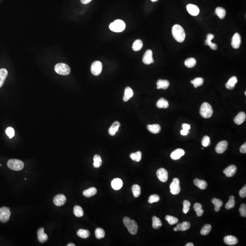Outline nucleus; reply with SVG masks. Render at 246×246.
<instances>
[{
  "instance_id": "39448f33",
  "label": "nucleus",
  "mask_w": 246,
  "mask_h": 246,
  "mask_svg": "<svg viewBox=\"0 0 246 246\" xmlns=\"http://www.w3.org/2000/svg\"><path fill=\"white\" fill-rule=\"evenodd\" d=\"M7 166L13 171H19L24 168V164L22 161L16 159H11L7 162Z\"/></svg>"
},
{
  "instance_id": "4be33fe9",
  "label": "nucleus",
  "mask_w": 246,
  "mask_h": 246,
  "mask_svg": "<svg viewBox=\"0 0 246 246\" xmlns=\"http://www.w3.org/2000/svg\"><path fill=\"white\" fill-rule=\"evenodd\" d=\"M157 89L165 90L168 88L169 85V83L167 80H162L159 79L158 80L157 83Z\"/></svg>"
},
{
  "instance_id": "5fc2aeb1",
  "label": "nucleus",
  "mask_w": 246,
  "mask_h": 246,
  "mask_svg": "<svg viewBox=\"0 0 246 246\" xmlns=\"http://www.w3.org/2000/svg\"><path fill=\"white\" fill-rule=\"evenodd\" d=\"M239 212L242 217H246V205L245 204H242L239 208Z\"/></svg>"
},
{
  "instance_id": "9d476101",
  "label": "nucleus",
  "mask_w": 246,
  "mask_h": 246,
  "mask_svg": "<svg viewBox=\"0 0 246 246\" xmlns=\"http://www.w3.org/2000/svg\"><path fill=\"white\" fill-rule=\"evenodd\" d=\"M157 175L158 178L161 182H165L168 178V173L165 169L160 168L157 171Z\"/></svg>"
},
{
  "instance_id": "f3484780",
  "label": "nucleus",
  "mask_w": 246,
  "mask_h": 246,
  "mask_svg": "<svg viewBox=\"0 0 246 246\" xmlns=\"http://www.w3.org/2000/svg\"><path fill=\"white\" fill-rule=\"evenodd\" d=\"M187 11L189 14L193 16H196L199 14L200 10L197 5L193 4H188L186 6Z\"/></svg>"
},
{
  "instance_id": "412c9836",
  "label": "nucleus",
  "mask_w": 246,
  "mask_h": 246,
  "mask_svg": "<svg viewBox=\"0 0 246 246\" xmlns=\"http://www.w3.org/2000/svg\"><path fill=\"white\" fill-rule=\"evenodd\" d=\"M123 184L122 180L119 178L114 179L111 182L112 187L115 190L120 189L122 187Z\"/></svg>"
},
{
  "instance_id": "603ef678",
  "label": "nucleus",
  "mask_w": 246,
  "mask_h": 246,
  "mask_svg": "<svg viewBox=\"0 0 246 246\" xmlns=\"http://www.w3.org/2000/svg\"><path fill=\"white\" fill-rule=\"evenodd\" d=\"M205 45H208V46H210V47L213 50H216L218 49V45L216 44L212 43L211 42V41L207 39L205 41Z\"/></svg>"
},
{
  "instance_id": "c756f323",
  "label": "nucleus",
  "mask_w": 246,
  "mask_h": 246,
  "mask_svg": "<svg viewBox=\"0 0 246 246\" xmlns=\"http://www.w3.org/2000/svg\"><path fill=\"white\" fill-rule=\"evenodd\" d=\"M157 106L158 108H167L169 107L168 102L167 100L161 98L157 102Z\"/></svg>"
},
{
  "instance_id": "338daca9",
  "label": "nucleus",
  "mask_w": 246,
  "mask_h": 246,
  "mask_svg": "<svg viewBox=\"0 0 246 246\" xmlns=\"http://www.w3.org/2000/svg\"><path fill=\"white\" fill-rule=\"evenodd\" d=\"M151 1H153V2H156V1H158L159 0H151Z\"/></svg>"
},
{
  "instance_id": "7ed1b4c3",
  "label": "nucleus",
  "mask_w": 246,
  "mask_h": 246,
  "mask_svg": "<svg viewBox=\"0 0 246 246\" xmlns=\"http://www.w3.org/2000/svg\"><path fill=\"white\" fill-rule=\"evenodd\" d=\"M125 23L121 20H115L109 26V29L114 32L120 33L123 32L125 28Z\"/></svg>"
},
{
  "instance_id": "7c9ffc66",
  "label": "nucleus",
  "mask_w": 246,
  "mask_h": 246,
  "mask_svg": "<svg viewBox=\"0 0 246 246\" xmlns=\"http://www.w3.org/2000/svg\"><path fill=\"white\" fill-rule=\"evenodd\" d=\"M97 192V190L96 188L95 187H91L83 191V195L84 197H90L95 195L96 194Z\"/></svg>"
},
{
  "instance_id": "c9c22d12",
  "label": "nucleus",
  "mask_w": 246,
  "mask_h": 246,
  "mask_svg": "<svg viewBox=\"0 0 246 246\" xmlns=\"http://www.w3.org/2000/svg\"><path fill=\"white\" fill-rule=\"evenodd\" d=\"M193 207L197 213V217H201L203 214L204 210L202 209V206L200 203H196L194 205Z\"/></svg>"
},
{
  "instance_id": "a19ab883",
  "label": "nucleus",
  "mask_w": 246,
  "mask_h": 246,
  "mask_svg": "<svg viewBox=\"0 0 246 246\" xmlns=\"http://www.w3.org/2000/svg\"><path fill=\"white\" fill-rule=\"evenodd\" d=\"M197 64L196 59L193 58H188L185 61V65L187 68H193Z\"/></svg>"
},
{
  "instance_id": "dca6fc26",
  "label": "nucleus",
  "mask_w": 246,
  "mask_h": 246,
  "mask_svg": "<svg viewBox=\"0 0 246 246\" xmlns=\"http://www.w3.org/2000/svg\"><path fill=\"white\" fill-rule=\"evenodd\" d=\"M185 152L182 149H177L172 152L171 157L173 160H179L185 155Z\"/></svg>"
},
{
  "instance_id": "6e6552de",
  "label": "nucleus",
  "mask_w": 246,
  "mask_h": 246,
  "mask_svg": "<svg viewBox=\"0 0 246 246\" xmlns=\"http://www.w3.org/2000/svg\"><path fill=\"white\" fill-rule=\"evenodd\" d=\"M171 192L173 195H177L179 193L180 190V180L177 178L173 179V182L170 185Z\"/></svg>"
},
{
  "instance_id": "a211bd4d",
  "label": "nucleus",
  "mask_w": 246,
  "mask_h": 246,
  "mask_svg": "<svg viewBox=\"0 0 246 246\" xmlns=\"http://www.w3.org/2000/svg\"><path fill=\"white\" fill-rule=\"evenodd\" d=\"M44 229L42 228L38 229L37 231V236L39 242L41 243H44L47 242L48 239V236L46 233L44 232Z\"/></svg>"
},
{
  "instance_id": "13d9d810",
  "label": "nucleus",
  "mask_w": 246,
  "mask_h": 246,
  "mask_svg": "<svg viewBox=\"0 0 246 246\" xmlns=\"http://www.w3.org/2000/svg\"><path fill=\"white\" fill-rule=\"evenodd\" d=\"M183 129L185 130H189L190 129V125L188 124H184L182 125Z\"/></svg>"
},
{
  "instance_id": "680f3d73",
  "label": "nucleus",
  "mask_w": 246,
  "mask_h": 246,
  "mask_svg": "<svg viewBox=\"0 0 246 246\" xmlns=\"http://www.w3.org/2000/svg\"><path fill=\"white\" fill-rule=\"evenodd\" d=\"M92 0H80L81 3L83 4H87L91 2Z\"/></svg>"
},
{
  "instance_id": "6e6d98bb",
  "label": "nucleus",
  "mask_w": 246,
  "mask_h": 246,
  "mask_svg": "<svg viewBox=\"0 0 246 246\" xmlns=\"http://www.w3.org/2000/svg\"><path fill=\"white\" fill-rule=\"evenodd\" d=\"M239 196L242 198H245L246 197V186H245L242 188V189L239 191Z\"/></svg>"
},
{
  "instance_id": "e433bc0d",
  "label": "nucleus",
  "mask_w": 246,
  "mask_h": 246,
  "mask_svg": "<svg viewBox=\"0 0 246 246\" xmlns=\"http://www.w3.org/2000/svg\"><path fill=\"white\" fill-rule=\"evenodd\" d=\"M143 47V42L140 39L135 41L133 44L132 48L135 51H139Z\"/></svg>"
},
{
  "instance_id": "37998d69",
  "label": "nucleus",
  "mask_w": 246,
  "mask_h": 246,
  "mask_svg": "<svg viewBox=\"0 0 246 246\" xmlns=\"http://www.w3.org/2000/svg\"><path fill=\"white\" fill-rule=\"evenodd\" d=\"M95 235L96 237L98 239H103L105 237V232L103 229L97 228L95 230Z\"/></svg>"
},
{
  "instance_id": "0e129e2a",
  "label": "nucleus",
  "mask_w": 246,
  "mask_h": 246,
  "mask_svg": "<svg viewBox=\"0 0 246 246\" xmlns=\"http://www.w3.org/2000/svg\"><path fill=\"white\" fill-rule=\"evenodd\" d=\"M67 246H75V244H73V243H69V244H68Z\"/></svg>"
},
{
  "instance_id": "de8ad7c7",
  "label": "nucleus",
  "mask_w": 246,
  "mask_h": 246,
  "mask_svg": "<svg viewBox=\"0 0 246 246\" xmlns=\"http://www.w3.org/2000/svg\"><path fill=\"white\" fill-rule=\"evenodd\" d=\"M165 218L170 225H174L178 222V219L177 218L171 216L167 215Z\"/></svg>"
},
{
  "instance_id": "cd10ccee",
  "label": "nucleus",
  "mask_w": 246,
  "mask_h": 246,
  "mask_svg": "<svg viewBox=\"0 0 246 246\" xmlns=\"http://www.w3.org/2000/svg\"><path fill=\"white\" fill-rule=\"evenodd\" d=\"M147 129L152 133L158 134L161 131V126L158 124L148 125L147 126Z\"/></svg>"
},
{
  "instance_id": "bf43d9fd",
  "label": "nucleus",
  "mask_w": 246,
  "mask_h": 246,
  "mask_svg": "<svg viewBox=\"0 0 246 246\" xmlns=\"http://www.w3.org/2000/svg\"><path fill=\"white\" fill-rule=\"evenodd\" d=\"M215 37L214 35L212 34H207V39L211 41L213 39L214 37Z\"/></svg>"
},
{
  "instance_id": "09e8293b",
  "label": "nucleus",
  "mask_w": 246,
  "mask_h": 246,
  "mask_svg": "<svg viewBox=\"0 0 246 246\" xmlns=\"http://www.w3.org/2000/svg\"><path fill=\"white\" fill-rule=\"evenodd\" d=\"M183 213L186 214L189 211L190 207V203L188 200H185L183 202Z\"/></svg>"
},
{
  "instance_id": "69168bd1",
  "label": "nucleus",
  "mask_w": 246,
  "mask_h": 246,
  "mask_svg": "<svg viewBox=\"0 0 246 246\" xmlns=\"http://www.w3.org/2000/svg\"><path fill=\"white\" fill-rule=\"evenodd\" d=\"M174 231H176H176H177V228H176H176H174Z\"/></svg>"
},
{
  "instance_id": "aec40b11",
  "label": "nucleus",
  "mask_w": 246,
  "mask_h": 246,
  "mask_svg": "<svg viewBox=\"0 0 246 246\" xmlns=\"http://www.w3.org/2000/svg\"><path fill=\"white\" fill-rule=\"evenodd\" d=\"M246 114L244 112H241L234 118V121L237 125H240L245 121Z\"/></svg>"
},
{
  "instance_id": "052dcab7",
  "label": "nucleus",
  "mask_w": 246,
  "mask_h": 246,
  "mask_svg": "<svg viewBox=\"0 0 246 246\" xmlns=\"http://www.w3.org/2000/svg\"><path fill=\"white\" fill-rule=\"evenodd\" d=\"M188 133H189V130H185V129H183L182 130L180 131V134L182 136H186L188 134Z\"/></svg>"
},
{
  "instance_id": "4c0bfd02",
  "label": "nucleus",
  "mask_w": 246,
  "mask_h": 246,
  "mask_svg": "<svg viewBox=\"0 0 246 246\" xmlns=\"http://www.w3.org/2000/svg\"><path fill=\"white\" fill-rule=\"evenodd\" d=\"M94 164L93 165L96 168L100 167L102 164V161L101 158L98 155H96L94 157Z\"/></svg>"
},
{
  "instance_id": "393cba45",
  "label": "nucleus",
  "mask_w": 246,
  "mask_h": 246,
  "mask_svg": "<svg viewBox=\"0 0 246 246\" xmlns=\"http://www.w3.org/2000/svg\"><path fill=\"white\" fill-rule=\"evenodd\" d=\"M237 79L236 77H232L226 84V87L228 89H232L235 87V85L237 83Z\"/></svg>"
},
{
  "instance_id": "b1692460",
  "label": "nucleus",
  "mask_w": 246,
  "mask_h": 246,
  "mask_svg": "<svg viewBox=\"0 0 246 246\" xmlns=\"http://www.w3.org/2000/svg\"><path fill=\"white\" fill-rule=\"evenodd\" d=\"M194 184L201 190L205 189L207 186V183L206 181L200 180L197 178L195 179L194 180Z\"/></svg>"
},
{
  "instance_id": "72a5a7b5",
  "label": "nucleus",
  "mask_w": 246,
  "mask_h": 246,
  "mask_svg": "<svg viewBox=\"0 0 246 246\" xmlns=\"http://www.w3.org/2000/svg\"><path fill=\"white\" fill-rule=\"evenodd\" d=\"M152 221H153V224H152V227L155 229H157L161 228L162 226V222L160 220V219L158 218L157 217H153L152 218Z\"/></svg>"
},
{
  "instance_id": "79ce46f5",
  "label": "nucleus",
  "mask_w": 246,
  "mask_h": 246,
  "mask_svg": "<svg viewBox=\"0 0 246 246\" xmlns=\"http://www.w3.org/2000/svg\"><path fill=\"white\" fill-rule=\"evenodd\" d=\"M192 84H193L194 87H197L199 86L202 85L203 84L204 79L201 78H197L194 79L193 80L190 81Z\"/></svg>"
},
{
  "instance_id": "4d7b16f0",
  "label": "nucleus",
  "mask_w": 246,
  "mask_h": 246,
  "mask_svg": "<svg viewBox=\"0 0 246 246\" xmlns=\"http://www.w3.org/2000/svg\"><path fill=\"white\" fill-rule=\"evenodd\" d=\"M240 151L243 154H245L246 153V143H245L241 146Z\"/></svg>"
},
{
  "instance_id": "c03bdc74",
  "label": "nucleus",
  "mask_w": 246,
  "mask_h": 246,
  "mask_svg": "<svg viewBox=\"0 0 246 246\" xmlns=\"http://www.w3.org/2000/svg\"><path fill=\"white\" fill-rule=\"evenodd\" d=\"M133 195L135 197H138L140 196L141 194V189L139 185H134L133 186L132 188Z\"/></svg>"
},
{
  "instance_id": "a18cd8bd",
  "label": "nucleus",
  "mask_w": 246,
  "mask_h": 246,
  "mask_svg": "<svg viewBox=\"0 0 246 246\" xmlns=\"http://www.w3.org/2000/svg\"><path fill=\"white\" fill-rule=\"evenodd\" d=\"M234 198V197L233 196H231L229 197L228 201L225 205V208L226 209H230L234 207L235 204Z\"/></svg>"
},
{
  "instance_id": "20e7f679",
  "label": "nucleus",
  "mask_w": 246,
  "mask_h": 246,
  "mask_svg": "<svg viewBox=\"0 0 246 246\" xmlns=\"http://www.w3.org/2000/svg\"><path fill=\"white\" fill-rule=\"evenodd\" d=\"M200 113L201 115L204 118H209L213 114V109L210 104L204 102L201 107Z\"/></svg>"
},
{
  "instance_id": "58836bf2",
  "label": "nucleus",
  "mask_w": 246,
  "mask_h": 246,
  "mask_svg": "<svg viewBox=\"0 0 246 246\" xmlns=\"http://www.w3.org/2000/svg\"><path fill=\"white\" fill-rule=\"evenodd\" d=\"M73 213L77 217L81 218L83 215V210L80 206H75L74 207Z\"/></svg>"
},
{
  "instance_id": "0eeeda50",
  "label": "nucleus",
  "mask_w": 246,
  "mask_h": 246,
  "mask_svg": "<svg viewBox=\"0 0 246 246\" xmlns=\"http://www.w3.org/2000/svg\"><path fill=\"white\" fill-rule=\"evenodd\" d=\"M11 215L9 208L7 207L0 208V222L2 223L7 222L10 219Z\"/></svg>"
},
{
  "instance_id": "f03ea898",
  "label": "nucleus",
  "mask_w": 246,
  "mask_h": 246,
  "mask_svg": "<svg viewBox=\"0 0 246 246\" xmlns=\"http://www.w3.org/2000/svg\"><path fill=\"white\" fill-rule=\"evenodd\" d=\"M123 222L130 234L132 235L136 234L138 232V226L135 220H131L128 217H125L123 219Z\"/></svg>"
},
{
  "instance_id": "4468645a",
  "label": "nucleus",
  "mask_w": 246,
  "mask_h": 246,
  "mask_svg": "<svg viewBox=\"0 0 246 246\" xmlns=\"http://www.w3.org/2000/svg\"><path fill=\"white\" fill-rule=\"evenodd\" d=\"M66 201V198L64 195L62 194H58L54 197V204L58 207L62 206L65 203Z\"/></svg>"
},
{
  "instance_id": "5701e85b",
  "label": "nucleus",
  "mask_w": 246,
  "mask_h": 246,
  "mask_svg": "<svg viewBox=\"0 0 246 246\" xmlns=\"http://www.w3.org/2000/svg\"><path fill=\"white\" fill-rule=\"evenodd\" d=\"M120 123L116 121L113 123L108 129V133L110 136H114L118 130L119 128L120 127Z\"/></svg>"
},
{
  "instance_id": "f704fd0d",
  "label": "nucleus",
  "mask_w": 246,
  "mask_h": 246,
  "mask_svg": "<svg viewBox=\"0 0 246 246\" xmlns=\"http://www.w3.org/2000/svg\"><path fill=\"white\" fill-rule=\"evenodd\" d=\"M77 235L79 237H81L82 239H87L89 237L90 235L89 231L87 230L79 229L77 232Z\"/></svg>"
},
{
  "instance_id": "bb28decb",
  "label": "nucleus",
  "mask_w": 246,
  "mask_h": 246,
  "mask_svg": "<svg viewBox=\"0 0 246 246\" xmlns=\"http://www.w3.org/2000/svg\"><path fill=\"white\" fill-rule=\"evenodd\" d=\"M176 227L177 231H185L190 228V224L188 222H184L182 223H178Z\"/></svg>"
},
{
  "instance_id": "9b49d317",
  "label": "nucleus",
  "mask_w": 246,
  "mask_h": 246,
  "mask_svg": "<svg viewBox=\"0 0 246 246\" xmlns=\"http://www.w3.org/2000/svg\"><path fill=\"white\" fill-rule=\"evenodd\" d=\"M143 62L147 65L150 64L154 62L153 58V53L150 49H148L144 53L143 58Z\"/></svg>"
},
{
  "instance_id": "3c124183",
  "label": "nucleus",
  "mask_w": 246,
  "mask_h": 246,
  "mask_svg": "<svg viewBox=\"0 0 246 246\" xmlns=\"http://www.w3.org/2000/svg\"><path fill=\"white\" fill-rule=\"evenodd\" d=\"M201 144L204 147L209 146L211 144V141H210L209 137L208 136H205L202 139Z\"/></svg>"
},
{
  "instance_id": "c85d7f7f",
  "label": "nucleus",
  "mask_w": 246,
  "mask_h": 246,
  "mask_svg": "<svg viewBox=\"0 0 246 246\" xmlns=\"http://www.w3.org/2000/svg\"><path fill=\"white\" fill-rule=\"evenodd\" d=\"M8 75V72L5 68H1L0 69V87L3 85L5 79Z\"/></svg>"
},
{
  "instance_id": "f257e3e1",
  "label": "nucleus",
  "mask_w": 246,
  "mask_h": 246,
  "mask_svg": "<svg viewBox=\"0 0 246 246\" xmlns=\"http://www.w3.org/2000/svg\"><path fill=\"white\" fill-rule=\"evenodd\" d=\"M172 33L173 37L179 43H182L185 39L186 33L184 29L178 24H176L172 27Z\"/></svg>"
},
{
  "instance_id": "864d4df0",
  "label": "nucleus",
  "mask_w": 246,
  "mask_h": 246,
  "mask_svg": "<svg viewBox=\"0 0 246 246\" xmlns=\"http://www.w3.org/2000/svg\"><path fill=\"white\" fill-rule=\"evenodd\" d=\"M5 133L7 134V136L9 137L10 139L12 138L15 135L14 129L12 127H8L5 130Z\"/></svg>"
},
{
  "instance_id": "a878e982",
  "label": "nucleus",
  "mask_w": 246,
  "mask_h": 246,
  "mask_svg": "<svg viewBox=\"0 0 246 246\" xmlns=\"http://www.w3.org/2000/svg\"><path fill=\"white\" fill-rule=\"evenodd\" d=\"M133 91L132 89L129 87H127L125 89L123 100L125 102H127V101L129 100L133 96Z\"/></svg>"
},
{
  "instance_id": "774afa93",
  "label": "nucleus",
  "mask_w": 246,
  "mask_h": 246,
  "mask_svg": "<svg viewBox=\"0 0 246 246\" xmlns=\"http://www.w3.org/2000/svg\"><path fill=\"white\" fill-rule=\"evenodd\" d=\"M245 95H246V91H245Z\"/></svg>"
},
{
  "instance_id": "2f4dec72",
  "label": "nucleus",
  "mask_w": 246,
  "mask_h": 246,
  "mask_svg": "<svg viewBox=\"0 0 246 246\" xmlns=\"http://www.w3.org/2000/svg\"><path fill=\"white\" fill-rule=\"evenodd\" d=\"M212 203L214 205V210L216 212H218L220 210V208L223 205V202L220 199L214 198L212 199Z\"/></svg>"
},
{
  "instance_id": "8fccbe9b",
  "label": "nucleus",
  "mask_w": 246,
  "mask_h": 246,
  "mask_svg": "<svg viewBox=\"0 0 246 246\" xmlns=\"http://www.w3.org/2000/svg\"><path fill=\"white\" fill-rule=\"evenodd\" d=\"M160 197L157 194H154L152 195L149 197V200H148V202L150 203H153L154 202H158L160 201Z\"/></svg>"
},
{
  "instance_id": "2eb2a0df",
  "label": "nucleus",
  "mask_w": 246,
  "mask_h": 246,
  "mask_svg": "<svg viewBox=\"0 0 246 246\" xmlns=\"http://www.w3.org/2000/svg\"><path fill=\"white\" fill-rule=\"evenodd\" d=\"M237 168L234 165H230L223 171V173L225 174L226 176L228 177L233 176L236 173Z\"/></svg>"
},
{
  "instance_id": "1a4fd4ad",
  "label": "nucleus",
  "mask_w": 246,
  "mask_h": 246,
  "mask_svg": "<svg viewBox=\"0 0 246 246\" xmlns=\"http://www.w3.org/2000/svg\"><path fill=\"white\" fill-rule=\"evenodd\" d=\"M102 64L98 61L93 62L91 66V71L92 74L95 76H98L100 74L102 70Z\"/></svg>"
},
{
  "instance_id": "49530a36",
  "label": "nucleus",
  "mask_w": 246,
  "mask_h": 246,
  "mask_svg": "<svg viewBox=\"0 0 246 246\" xmlns=\"http://www.w3.org/2000/svg\"><path fill=\"white\" fill-rule=\"evenodd\" d=\"M211 229V226L210 224H206L201 229V234L202 235H207L209 234Z\"/></svg>"
},
{
  "instance_id": "473e14b6",
  "label": "nucleus",
  "mask_w": 246,
  "mask_h": 246,
  "mask_svg": "<svg viewBox=\"0 0 246 246\" xmlns=\"http://www.w3.org/2000/svg\"><path fill=\"white\" fill-rule=\"evenodd\" d=\"M215 13L218 15L219 18L223 19L225 17L226 11L225 9L222 7H218L216 9Z\"/></svg>"
},
{
  "instance_id": "f8f14e48",
  "label": "nucleus",
  "mask_w": 246,
  "mask_h": 246,
  "mask_svg": "<svg viewBox=\"0 0 246 246\" xmlns=\"http://www.w3.org/2000/svg\"><path fill=\"white\" fill-rule=\"evenodd\" d=\"M241 37L239 33H236L232 38V47L234 49H237L240 47L241 44Z\"/></svg>"
},
{
  "instance_id": "ea45409f",
  "label": "nucleus",
  "mask_w": 246,
  "mask_h": 246,
  "mask_svg": "<svg viewBox=\"0 0 246 246\" xmlns=\"http://www.w3.org/2000/svg\"><path fill=\"white\" fill-rule=\"evenodd\" d=\"M141 156H142V153L140 151H137L136 153L131 154L130 157L133 161H135L136 162H139L141 160Z\"/></svg>"
},
{
  "instance_id": "6ab92c4d",
  "label": "nucleus",
  "mask_w": 246,
  "mask_h": 246,
  "mask_svg": "<svg viewBox=\"0 0 246 246\" xmlns=\"http://www.w3.org/2000/svg\"><path fill=\"white\" fill-rule=\"evenodd\" d=\"M225 243L228 245H234L238 243V239L236 237L233 236L229 235L225 237L224 238Z\"/></svg>"
},
{
  "instance_id": "423d86ee",
  "label": "nucleus",
  "mask_w": 246,
  "mask_h": 246,
  "mask_svg": "<svg viewBox=\"0 0 246 246\" xmlns=\"http://www.w3.org/2000/svg\"><path fill=\"white\" fill-rule=\"evenodd\" d=\"M54 69L57 73L62 75H68L71 71L70 67L66 64L63 63L57 64L55 66Z\"/></svg>"
},
{
  "instance_id": "ddd939ff",
  "label": "nucleus",
  "mask_w": 246,
  "mask_h": 246,
  "mask_svg": "<svg viewBox=\"0 0 246 246\" xmlns=\"http://www.w3.org/2000/svg\"><path fill=\"white\" fill-rule=\"evenodd\" d=\"M228 143L226 140L219 142L216 147L215 150L217 153L222 154L228 148Z\"/></svg>"
},
{
  "instance_id": "e2e57ef3",
  "label": "nucleus",
  "mask_w": 246,
  "mask_h": 246,
  "mask_svg": "<svg viewBox=\"0 0 246 246\" xmlns=\"http://www.w3.org/2000/svg\"><path fill=\"white\" fill-rule=\"evenodd\" d=\"M194 246V245L193 243H187V244H186V246Z\"/></svg>"
}]
</instances>
